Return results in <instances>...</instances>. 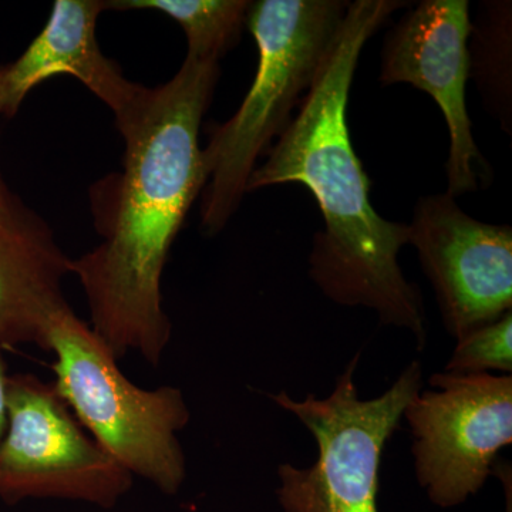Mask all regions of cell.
<instances>
[{
  "instance_id": "6da1fadb",
  "label": "cell",
  "mask_w": 512,
  "mask_h": 512,
  "mask_svg": "<svg viewBox=\"0 0 512 512\" xmlns=\"http://www.w3.org/2000/svg\"><path fill=\"white\" fill-rule=\"evenodd\" d=\"M220 63L185 56L173 79L144 87L117 124L123 170L92 188L99 247L72 259L90 309V328L117 359L136 352L160 365L171 339L161 281L192 204L207 184L200 146Z\"/></svg>"
},
{
  "instance_id": "7a4b0ae2",
  "label": "cell",
  "mask_w": 512,
  "mask_h": 512,
  "mask_svg": "<svg viewBox=\"0 0 512 512\" xmlns=\"http://www.w3.org/2000/svg\"><path fill=\"white\" fill-rule=\"evenodd\" d=\"M399 0H355L298 113L248 181V192L298 183L312 192L323 229L313 237L309 275L333 303L370 309L386 326L404 329L423 350L426 313L419 286L399 264L409 224L384 220L370 202V184L350 138V87L367 40Z\"/></svg>"
},
{
  "instance_id": "3957f363",
  "label": "cell",
  "mask_w": 512,
  "mask_h": 512,
  "mask_svg": "<svg viewBox=\"0 0 512 512\" xmlns=\"http://www.w3.org/2000/svg\"><path fill=\"white\" fill-rule=\"evenodd\" d=\"M350 2L258 0L247 28L258 46V69L237 113L212 130L202 148L207 184L202 227L217 234L247 194L256 161L291 123L292 111L311 89L335 43Z\"/></svg>"
},
{
  "instance_id": "277c9868",
  "label": "cell",
  "mask_w": 512,
  "mask_h": 512,
  "mask_svg": "<svg viewBox=\"0 0 512 512\" xmlns=\"http://www.w3.org/2000/svg\"><path fill=\"white\" fill-rule=\"evenodd\" d=\"M57 392L83 429L133 477L175 495L187 477L180 433L191 420L178 387L143 389L128 380L111 353L70 306L46 336Z\"/></svg>"
},
{
  "instance_id": "5b68a950",
  "label": "cell",
  "mask_w": 512,
  "mask_h": 512,
  "mask_svg": "<svg viewBox=\"0 0 512 512\" xmlns=\"http://www.w3.org/2000/svg\"><path fill=\"white\" fill-rule=\"evenodd\" d=\"M359 362L357 352L325 399L269 394L301 421L318 446V460L312 466H279L276 495L284 512H379L384 447L400 426L407 403L420 392L423 370L414 360L386 392L363 400L355 383Z\"/></svg>"
},
{
  "instance_id": "8992f818",
  "label": "cell",
  "mask_w": 512,
  "mask_h": 512,
  "mask_svg": "<svg viewBox=\"0 0 512 512\" xmlns=\"http://www.w3.org/2000/svg\"><path fill=\"white\" fill-rule=\"evenodd\" d=\"M134 477L94 441L57 392L32 373L8 383V427L0 443V500H69L113 508Z\"/></svg>"
},
{
  "instance_id": "52a82bcc",
  "label": "cell",
  "mask_w": 512,
  "mask_h": 512,
  "mask_svg": "<svg viewBox=\"0 0 512 512\" xmlns=\"http://www.w3.org/2000/svg\"><path fill=\"white\" fill-rule=\"evenodd\" d=\"M407 403L417 483L431 503H466L512 443V375L436 373Z\"/></svg>"
},
{
  "instance_id": "ba28073f",
  "label": "cell",
  "mask_w": 512,
  "mask_h": 512,
  "mask_svg": "<svg viewBox=\"0 0 512 512\" xmlns=\"http://www.w3.org/2000/svg\"><path fill=\"white\" fill-rule=\"evenodd\" d=\"M447 332L454 339L512 309V229L466 214L456 198L421 197L409 224Z\"/></svg>"
},
{
  "instance_id": "9c48e42d",
  "label": "cell",
  "mask_w": 512,
  "mask_h": 512,
  "mask_svg": "<svg viewBox=\"0 0 512 512\" xmlns=\"http://www.w3.org/2000/svg\"><path fill=\"white\" fill-rule=\"evenodd\" d=\"M473 22L467 0H423L384 37L379 82L412 84L443 111L450 137L447 194L476 191L487 163L473 136L466 104Z\"/></svg>"
},
{
  "instance_id": "30bf717a",
  "label": "cell",
  "mask_w": 512,
  "mask_h": 512,
  "mask_svg": "<svg viewBox=\"0 0 512 512\" xmlns=\"http://www.w3.org/2000/svg\"><path fill=\"white\" fill-rule=\"evenodd\" d=\"M107 9L104 0H56L42 32L15 62L2 66L0 114L12 119L35 87L69 74L110 107L116 126L126 120L144 86L127 80L101 52L96 26Z\"/></svg>"
},
{
  "instance_id": "8fae6325",
  "label": "cell",
  "mask_w": 512,
  "mask_h": 512,
  "mask_svg": "<svg viewBox=\"0 0 512 512\" xmlns=\"http://www.w3.org/2000/svg\"><path fill=\"white\" fill-rule=\"evenodd\" d=\"M72 259L52 228L3 185L0 188V346L45 350L47 330L69 306L63 281Z\"/></svg>"
},
{
  "instance_id": "7c38bea8",
  "label": "cell",
  "mask_w": 512,
  "mask_h": 512,
  "mask_svg": "<svg viewBox=\"0 0 512 512\" xmlns=\"http://www.w3.org/2000/svg\"><path fill=\"white\" fill-rule=\"evenodd\" d=\"M248 0H114L109 9L158 10L175 20L187 36V57L220 63L247 26Z\"/></svg>"
},
{
  "instance_id": "4fadbf2b",
  "label": "cell",
  "mask_w": 512,
  "mask_h": 512,
  "mask_svg": "<svg viewBox=\"0 0 512 512\" xmlns=\"http://www.w3.org/2000/svg\"><path fill=\"white\" fill-rule=\"evenodd\" d=\"M468 39L470 77L488 110L511 133V3L485 2Z\"/></svg>"
},
{
  "instance_id": "5bb4252c",
  "label": "cell",
  "mask_w": 512,
  "mask_h": 512,
  "mask_svg": "<svg viewBox=\"0 0 512 512\" xmlns=\"http://www.w3.org/2000/svg\"><path fill=\"white\" fill-rule=\"evenodd\" d=\"M444 372L456 375H511L512 312L457 339L456 349L448 359Z\"/></svg>"
},
{
  "instance_id": "9a60e30c",
  "label": "cell",
  "mask_w": 512,
  "mask_h": 512,
  "mask_svg": "<svg viewBox=\"0 0 512 512\" xmlns=\"http://www.w3.org/2000/svg\"><path fill=\"white\" fill-rule=\"evenodd\" d=\"M3 349L5 348L0 346V443H2L6 427H8V383L10 376Z\"/></svg>"
},
{
  "instance_id": "2e32d148",
  "label": "cell",
  "mask_w": 512,
  "mask_h": 512,
  "mask_svg": "<svg viewBox=\"0 0 512 512\" xmlns=\"http://www.w3.org/2000/svg\"><path fill=\"white\" fill-rule=\"evenodd\" d=\"M494 476L500 478L505 493V512H512V470L508 461L498 460L495 463Z\"/></svg>"
},
{
  "instance_id": "e0dca14e",
  "label": "cell",
  "mask_w": 512,
  "mask_h": 512,
  "mask_svg": "<svg viewBox=\"0 0 512 512\" xmlns=\"http://www.w3.org/2000/svg\"><path fill=\"white\" fill-rule=\"evenodd\" d=\"M0 77H2V66H0ZM3 185H5V183H3L2 178H0V188H2Z\"/></svg>"
}]
</instances>
